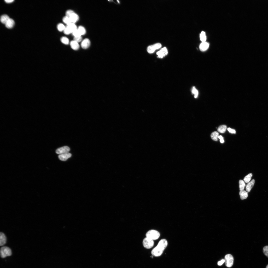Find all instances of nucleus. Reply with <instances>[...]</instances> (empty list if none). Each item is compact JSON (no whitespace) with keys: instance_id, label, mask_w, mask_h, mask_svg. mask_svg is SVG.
<instances>
[{"instance_id":"f257e3e1","label":"nucleus","mask_w":268,"mask_h":268,"mask_svg":"<svg viewBox=\"0 0 268 268\" xmlns=\"http://www.w3.org/2000/svg\"><path fill=\"white\" fill-rule=\"evenodd\" d=\"M168 242L166 239H162L159 242L157 245L152 251V255L156 257L160 256L167 247Z\"/></svg>"},{"instance_id":"f03ea898","label":"nucleus","mask_w":268,"mask_h":268,"mask_svg":"<svg viewBox=\"0 0 268 268\" xmlns=\"http://www.w3.org/2000/svg\"><path fill=\"white\" fill-rule=\"evenodd\" d=\"M159 233L156 230H151L148 231L146 234V237L149 238L152 240H156L160 237Z\"/></svg>"},{"instance_id":"7ed1b4c3","label":"nucleus","mask_w":268,"mask_h":268,"mask_svg":"<svg viewBox=\"0 0 268 268\" xmlns=\"http://www.w3.org/2000/svg\"><path fill=\"white\" fill-rule=\"evenodd\" d=\"M12 254L11 250L7 246H3L0 249V255L3 258L7 256H10Z\"/></svg>"},{"instance_id":"20e7f679","label":"nucleus","mask_w":268,"mask_h":268,"mask_svg":"<svg viewBox=\"0 0 268 268\" xmlns=\"http://www.w3.org/2000/svg\"><path fill=\"white\" fill-rule=\"evenodd\" d=\"M143 243L144 246L146 249L152 248L154 245L153 240L146 237L144 239Z\"/></svg>"},{"instance_id":"39448f33","label":"nucleus","mask_w":268,"mask_h":268,"mask_svg":"<svg viewBox=\"0 0 268 268\" xmlns=\"http://www.w3.org/2000/svg\"><path fill=\"white\" fill-rule=\"evenodd\" d=\"M224 260L225 265L227 267L230 268L233 265L234 258L232 255L228 254L225 256Z\"/></svg>"},{"instance_id":"423d86ee","label":"nucleus","mask_w":268,"mask_h":268,"mask_svg":"<svg viewBox=\"0 0 268 268\" xmlns=\"http://www.w3.org/2000/svg\"><path fill=\"white\" fill-rule=\"evenodd\" d=\"M70 151V148L68 146H65L59 148L56 150V152L57 154H61L69 153Z\"/></svg>"},{"instance_id":"0eeeda50","label":"nucleus","mask_w":268,"mask_h":268,"mask_svg":"<svg viewBox=\"0 0 268 268\" xmlns=\"http://www.w3.org/2000/svg\"><path fill=\"white\" fill-rule=\"evenodd\" d=\"M168 53V51L166 47H165L161 49V50L157 53L158 57L160 58H163Z\"/></svg>"},{"instance_id":"6e6552de","label":"nucleus","mask_w":268,"mask_h":268,"mask_svg":"<svg viewBox=\"0 0 268 268\" xmlns=\"http://www.w3.org/2000/svg\"><path fill=\"white\" fill-rule=\"evenodd\" d=\"M90 44V40L88 38H86L82 41L81 46L83 49H86L89 47Z\"/></svg>"},{"instance_id":"1a4fd4ad","label":"nucleus","mask_w":268,"mask_h":268,"mask_svg":"<svg viewBox=\"0 0 268 268\" xmlns=\"http://www.w3.org/2000/svg\"><path fill=\"white\" fill-rule=\"evenodd\" d=\"M72 154L69 152L59 154L58 156L59 159L62 161H65L72 156Z\"/></svg>"},{"instance_id":"9d476101","label":"nucleus","mask_w":268,"mask_h":268,"mask_svg":"<svg viewBox=\"0 0 268 268\" xmlns=\"http://www.w3.org/2000/svg\"><path fill=\"white\" fill-rule=\"evenodd\" d=\"M72 23H75L78 21L79 18V16L77 14L74 12L69 17Z\"/></svg>"},{"instance_id":"9b49d317","label":"nucleus","mask_w":268,"mask_h":268,"mask_svg":"<svg viewBox=\"0 0 268 268\" xmlns=\"http://www.w3.org/2000/svg\"><path fill=\"white\" fill-rule=\"evenodd\" d=\"M70 44L71 48L74 50H77L79 48L80 46L78 43L74 40L70 42Z\"/></svg>"},{"instance_id":"f8f14e48","label":"nucleus","mask_w":268,"mask_h":268,"mask_svg":"<svg viewBox=\"0 0 268 268\" xmlns=\"http://www.w3.org/2000/svg\"><path fill=\"white\" fill-rule=\"evenodd\" d=\"M6 238L5 234L2 232L0 233V245L2 246L6 244Z\"/></svg>"},{"instance_id":"ddd939ff","label":"nucleus","mask_w":268,"mask_h":268,"mask_svg":"<svg viewBox=\"0 0 268 268\" xmlns=\"http://www.w3.org/2000/svg\"><path fill=\"white\" fill-rule=\"evenodd\" d=\"M70 33H73L77 29V27L75 23H72L66 26Z\"/></svg>"},{"instance_id":"4468645a","label":"nucleus","mask_w":268,"mask_h":268,"mask_svg":"<svg viewBox=\"0 0 268 268\" xmlns=\"http://www.w3.org/2000/svg\"><path fill=\"white\" fill-rule=\"evenodd\" d=\"M209 47V44L208 43L206 42H203L200 44L199 48L201 51H204L207 50Z\"/></svg>"},{"instance_id":"2eb2a0df","label":"nucleus","mask_w":268,"mask_h":268,"mask_svg":"<svg viewBox=\"0 0 268 268\" xmlns=\"http://www.w3.org/2000/svg\"><path fill=\"white\" fill-rule=\"evenodd\" d=\"M255 180L253 179L250 182L248 183L246 186V188L247 192H250L251 189L255 184Z\"/></svg>"},{"instance_id":"dca6fc26","label":"nucleus","mask_w":268,"mask_h":268,"mask_svg":"<svg viewBox=\"0 0 268 268\" xmlns=\"http://www.w3.org/2000/svg\"><path fill=\"white\" fill-rule=\"evenodd\" d=\"M15 22L13 19L10 18L5 24L6 27L9 29H12L15 25Z\"/></svg>"},{"instance_id":"f3484780","label":"nucleus","mask_w":268,"mask_h":268,"mask_svg":"<svg viewBox=\"0 0 268 268\" xmlns=\"http://www.w3.org/2000/svg\"><path fill=\"white\" fill-rule=\"evenodd\" d=\"M239 193L241 199L242 200L246 199L248 196V192L245 190H243V191H240Z\"/></svg>"},{"instance_id":"a211bd4d","label":"nucleus","mask_w":268,"mask_h":268,"mask_svg":"<svg viewBox=\"0 0 268 268\" xmlns=\"http://www.w3.org/2000/svg\"><path fill=\"white\" fill-rule=\"evenodd\" d=\"M10 18L8 15H4L1 17V22L2 23L5 24Z\"/></svg>"},{"instance_id":"6ab92c4d","label":"nucleus","mask_w":268,"mask_h":268,"mask_svg":"<svg viewBox=\"0 0 268 268\" xmlns=\"http://www.w3.org/2000/svg\"><path fill=\"white\" fill-rule=\"evenodd\" d=\"M227 128V126L225 125H222L218 127L217 131L219 132L223 133L226 131Z\"/></svg>"},{"instance_id":"aec40b11","label":"nucleus","mask_w":268,"mask_h":268,"mask_svg":"<svg viewBox=\"0 0 268 268\" xmlns=\"http://www.w3.org/2000/svg\"><path fill=\"white\" fill-rule=\"evenodd\" d=\"M219 136V134L217 131L213 132L211 135V139L215 141H217L218 140Z\"/></svg>"},{"instance_id":"412c9836","label":"nucleus","mask_w":268,"mask_h":268,"mask_svg":"<svg viewBox=\"0 0 268 268\" xmlns=\"http://www.w3.org/2000/svg\"><path fill=\"white\" fill-rule=\"evenodd\" d=\"M239 187L240 191H243L245 186V184L244 181L242 180H240L239 182Z\"/></svg>"},{"instance_id":"4be33fe9","label":"nucleus","mask_w":268,"mask_h":268,"mask_svg":"<svg viewBox=\"0 0 268 268\" xmlns=\"http://www.w3.org/2000/svg\"><path fill=\"white\" fill-rule=\"evenodd\" d=\"M77 29L78 30L81 34L82 35H84L86 33V31L85 29L82 26H80Z\"/></svg>"},{"instance_id":"5701e85b","label":"nucleus","mask_w":268,"mask_h":268,"mask_svg":"<svg viewBox=\"0 0 268 268\" xmlns=\"http://www.w3.org/2000/svg\"><path fill=\"white\" fill-rule=\"evenodd\" d=\"M200 40L202 42H206V33L204 31L202 32L200 34Z\"/></svg>"},{"instance_id":"b1692460","label":"nucleus","mask_w":268,"mask_h":268,"mask_svg":"<svg viewBox=\"0 0 268 268\" xmlns=\"http://www.w3.org/2000/svg\"><path fill=\"white\" fill-rule=\"evenodd\" d=\"M63 22L66 24L67 25H68L72 23L69 17L66 16L64 17L63 18Z\"/></svg>"},{"instance_id":"393cba45","label":"nucleus","mask_w":268,"mask_h":268,"mask_svg":"<svg viewBox=\"0 0 268 268\" xmlns=\"http://www.w3.org/2000/svg\"><path fill=\"white\" fill-rule=\"evenodd\" d=\"M252 175L251 173H250L247 175L245 177L244 181L246 183H249L251 180Z\"/></svg>"},{"instance_id":"a878e982","label":"nucleus","mask_w":268,"mask_h":268,"mask_svg":"<svg viewBox=\"0 0 268 268\" xmlns=\"http://www.w3.org/2000/svg\"><path fill=\"white\" fill-rule=\"evenodd\" d=\"M62 43L66 45H68L69 44V39L67 37H62L60 39Z\"/></svg>"},{"instance_id":"bb28decb","label":"nucleus","mask_w":268,"mask_h":268,"mask_svg":"<svg viewBox=\"0 0 268 268\" xmlns=\"http://www.w3.org/2000/svg\"><path fill=\"white\" fill-rule=\"evenodd\" d=\"M65 27L64 24L62 23H59L58 24L57 28L58 30L59 31L62 32L64 31Z\"/></svg>"},{"instance_id":"cd10ccee","label":"nucleus","mask_w":268,"mask_h":268,"mask_svg":"<svg viewBox=\"0 0 268 268\" xmlns=\"http://www.w3.org/2000/svg\"><path fill=\"white\" fill-rule=\"evenodd\" d=\"M156 51L153 45L149 46L147 48V51L148 52L150 53H152Z\"/></svg>"},{"instance_id":"c85d7f7f","label":"nucleus","mask_w":268,"mask_h":268,"mask_svg":"<svg viewBox=\"0 0 268 268\" xmlns=\"http://www.w3.org/2000/svg\"><path fill=\"white\" fill-rule=\"evenodd\" d=\"M192 93L194 95V97L196 98L198 97V92L195 87H193L192 89Z\"/></svg>"},{"instance_id":"c756f323","label":"nucleus","mask_w":268,"mask_h":268,"mask_svg":"<svg viewBox=\"0 0 268 268\" xmlns=\"http://www.w3.org/2000/svg\"><path fill=\"white\" fill-rule=\"evenodd\" d=\"M73 36L74 37H81L82 35L80 32L77 29L74 31L73 33Z\"/></svg>"},{"instance_id":"7c9ffc66","label":"nucleus","mask_w":268,"mask_h":268,"mask_svg":"<svg viewBox=\"0 0 268 268\" xmlns=\"http://www.w3.org/2000/svg\"><path fill=\"white\" fill-rule=\"evenodd\" d=\"M263 252L264 254L268 258V246L264 247L263 249Z\"/></svg>"},{"instance_id":"2f4dec72","label":"nucleus","mask_w":268,"mask_h":268,"mask_svg":"<svg viewBox=\"0 0 268 268\" xmlns=\"http://www.w3.org/2000/svg\"><path fill=\"white\" fill-rule=\"evenodd\" d=\"M153 45L156 50L159 49L162 47L161 44L159 43L155 44Z\"/></svg>"},{"instance_id":"473e14b6","label":"nucleus","mask_w":268,"mask_h":268,"mask_svg":"<svg viewBox=\"0 0 268 268\" xmlns=\"http://www.w3.org/2000/svg\"><path fill=\"white\" fill-rule=\"evenodd\" d=\"M74 12V11L72 10H68L66 12V16L69 17L70 15Z\"/></svg>"},{"instance_id":"72a5a7b5","label":"nucleus","mask_w":268,"mask_h":268,"mask_svg":"<svg viewBox=\"0 0 268 268\" xmlns=\"http://www.w3.org/2000/svg\"><path fill=\"white\" fill-rule=\"evenodd\" d=\"M74 40L79 43L82 41V36H81L78 37H74Z\"/></svg>"},{"instance_id":"f704fd0d","label":"nucleus","mask_w":268,"mask_h":268,"mask_svg":"<svg viewBox=\"0 0 268 268\" xmlns=\"http://www.w3.org/2000/svg\"><path fill=\"white\" fill-rule=\"evenodd\" d=\"M63 31H64V33L66 35H68L71 33L66 26L65 29Z\"/></svg>"},{"instance_id":"c9c22d12","label":"nucleus","mask_w":268,"mask_h":268,"mask_svg":"<svg viewBox=\"0 0 268 268\" xmlns=\"http://www.w3.org/2000/svg\"><path fill=\"white\" fill-rule=\"evenodd\" d=\"M227 130L230 133H231L235 134L236 133V131L234 129L229 128L227 129Z\"/></svg>"},{"instance_id":"e433bc0d","label":"nucleus","mask_w":268,"mask_h":268,"mask_svg":"<svg viewBox=\"0 0 268 268\" xmlns=\"http://www.w3.org/2000/svg\"><path fill=\"white\" fill-rule=\"evenodd\" d=\"M218 138H219L220 140V142L221 143H223L224 142V140L223 137L221 136H220L218 137Z\"/></svg>"},{"instance_id":"4c0bfd02","label":"nucleus","mask_w":268,"mask_h":268,"mask_svg":"<svg viewBox=\"0 0 268 268\" xmlns=\"http://www.w3.org/2000/svg\"><path fill=\"white\" fill-rule=\"evenodd\" d=\"M225 262V260H222L220 261L218 263V265L219 266H221Z\"/></svg>"},{"instance_id":"58836bf2","label":"nucleus","mask_w":268,"mask_h":268,"mask_svg":"<svg viewBox=\"0 0 268 268\" xmlns=\"http://www.w3.org/2000/svg\"><path fill=\"white\" fill-rule=\"evenodd\" d=\"M5 1L7 3H11L14 1V0H5Z\"/></svg>"},{"instance_id":"ea45409f","label":"nucleus","mask_w":268,"mask_h":268,"mask_svg":"<svg viewBox=\"0 0 268 268\" xmlns=\"http://www.w3.org/2000/svg\"><path fill=\"white\" fill-rule=\"evenodd\" d=\"M266 268H268V264L267 265Z\"/></svg>"}]
</instances>
